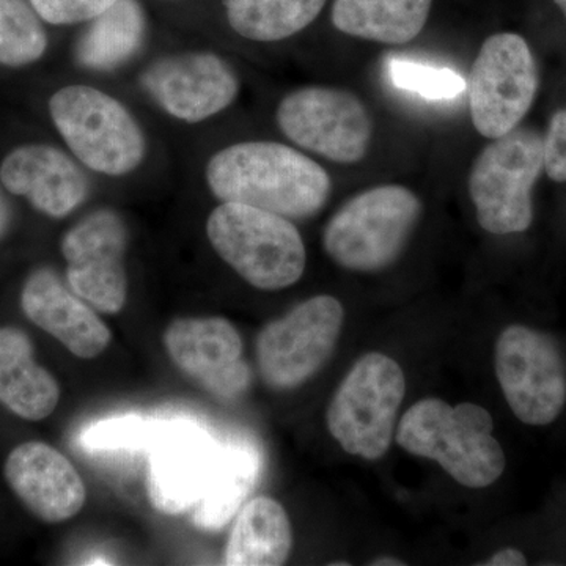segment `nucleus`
Instances as JSON below:
<instances>
[{
	"instance_id": "4468645a",
	"label": "nucleus",
	"mask_w": 566,
	"mask_h": 566,
	"mask_svg": "<svg viewBox=\"0 0 566 566\" xmlns=\"http://www.w3.org/2000/svg\"><path fill=\"white\" fill-rule=\"evenodd\" d=\"M148 497L158 512L180 515L199 502L212 463L216 444L207 431L191 422H159L150 447Z\"/></svg>"
},
{
	"instance_id": "f257e3e1",
	"label": "nucleus",
	"mask_w": 566,
	"mask_h": 566,
	"mask_svg": "<svg viewBox=\"0 0 566 566\" xmlns=\"http://www.w3.org/2000/svg\"><path fill=\"white\" fill-rule=\"evenodd\" d=\"M205 182L219 202L249 205L290 221L318 214L331 196L326 170L303 151L271 140H248L216 151Z\"/></svg>"
},
{
	"instance_id": "7ed1b4c3",
	"label": "nucleus",
	"mask_w": 566,
	"mask_h": 566,
	"mask_svg": "<svg viewBox=\"0 0 566 566\" xmlns=\"http://www.w3.org/2000/svg\"><path fill=\"white\" fill-rule=\"evenodd\" d=\"M207 237L223 262L255 289L277 292L303 277L307 263L304 240L283 216L221 202L208 216Z\"/></svg>"
},
{
	"instance_id": "ddd939ff",
	"label": "nucleus",
	"mask_w": 566,
	"mask_h": 566,
	"mask_svg": "<svg viewBox=\"0 0 566 566\" xmlns=\"http://www.w3.org/2000/svg\"><path fill=\"white\" fill-rule=\"evenodd\" d=\"M142 91L174 120L197 125L229 109L240 95V77L211 51L164 55L140 74Z\"/></svg>"
},
{
	"instance_id": "cd10ccee",
	"label": "nucleus",
	"mask_w": 566,
	"mask_h": 566,
	"mask_svg": "<svg viewBox=\"0 0 566 566\" xmlns=\"http://www.w3.org/2000/svg\"><path fill=\"white\" fill-rule=\"evenodd\" d=\"M48 24L73 25L95 20L117 0H29Z\"/></svg>"
},
{
	"instance_id": "f8f14e48",
	"label": "nucleus",
	"mask_w": 566,
	"mask_h": 566,
	"mask_svg": "<svg viewBox=\"0 0 566 566\" xmlns=\"http://www.w3.org/2000/svg\"><path fill=\"white\" fill-rule=\"evenodd\" d=\"M128 229L112 208H98L74 223L62 238L66 282L102 314H118L128 297L125 255Z\"/></svg>"
},
{
	"instance_id": "393cba45",
	"label": "nucleus",
	"mask_w": 566,
	"mask_h": 566,
	"mask_svg": "<svg viewBox=\"0 0 566 566\" xmlns=\"http://www.w3.org/2000/svg\"><path fill=\"white\" fill-rule=\"evenodd\" d=\"M48 43L43 20L29 0H0V65H32L46 54Z\"/></svg>"
},
{
	"instance_id": "39448f33",
	"label": "nucleus",
	"mask_w": 566,
	"mask_h": 566,
	"mask_svg": "<svg viewBox=\"0 0 566 566\" xmlns=\"http://www.w3.org/2000/svg\"><path fill=\"white\" fill-rule=\"evenodd\" d=\"M420 214L422 202L405 186L368 189L348 200L324 227V251L348 271L386 270L405 251Z\"/></svg>"
},
{
	"instance_id": "a878e982",
	"label": "nucleus",
	"mask_w": 566,
	"mask_h": 566,
	"mask_svg": "<svg viewBox=\"0 0 566 566\" xmlns=\"http://www.w3.org/2000/svg\"><path fill=\"white\" fill-rule=\"evenodd\" d=\"M159 422L140 415L96 420L82 430L80 442L87 452H126L150 447Z\"/></svg>"
},
{
	"instance_id": "20e7f679",
	"label": "nucleus",
	"mask_w": 566,
	"mask_h": 566,
	"mask_svg": "<svg viewBox=\"0 0 566 566\" xmlns=\"http://www.w3.org/2000/svg\"><path fill=\"white\" fill-rule=\"evenodd\" d=\"M51 120L84 169L125 177L147 156L144 129L128 107L92 85H66L51 96Z\"/></svg>"
},
{
	"instance_id": "f3484780",
	"label": "nucleus",
	"mask_w": 566,
	"mask_h": 566,
	"mask_svg": "<svg viewBox=\"0 0 566 566\" xmlns=\"http://www.w3.org/2000/svg\"><path fill=\"white\" fill-rule=\"evenodd\" d=\"M3 475L22 504L44 523L71 520L87 497L84 482L69 458L44 442H25L11 450Z\"/></svg>"
},
{
	"instance_id": "1a4fd4ad",
	"label": "nucleus",
	"mask_w": 566,
	"mask_h": 566,
	"mask_svg": "<svg viewBox=\"0 0 566 566\" xmlns=\"http://www.w3.org/2000/svg\"><path fill=\"white\" fill-rule=\"evenodd\" d=\"M344 318L340 301L319 294L266 324L256 338V360L266 385L296 389L318 374L334 353Z\"/></svg>"
},
{
	"instance_id": "0eeeda50",
	"label": "nucleus",
	"mask_w": 566,
	"mask_h": 566,
	"mask_svg": "<svg viewBox=\"0 0 566 566\" xmlns=\"http://www.w3.org/2000/svg\"><path fill=\"white\" fill-rule=\"evenodd\" d=\"M543 169L545 142L534 129L515 128L486 145L469 175V196L482 229L526 232L534 221L532 189Z\"/></svg>"
},
{
	"instance_id": "bb28decb",
	"label": "nucleus",
	"mask_w": 566,
	"mask_h": 566,
	"mask_svg": "<svg viewBox=\"0 0 566 566\" xmlns=\"http://www.w3.org/2000/svg\"><path fill=\"white\" fill-rule=\"evenodd\" d=\"M390 80L401 91L419 93L427 99H452L464 92L465 82L457 71L394 59Z\"/></svg>"
},
{
	"instance_id": "aec40b11",
	"label": "nucleus",
	"mask_w": 566,
	"mask_h": 566,
	"mask_svg": "<svg viewBox=\"0 0 566 566\" xmlns=\"http://www.w3.org/2000/svg\"><path fill=\"white\" fill-rule=\"evenodd\" d=\"M259 471V450L248 439L218 444L207 485L193 506L196 526L207 532L226 527L251 494Z\"/></svg>"
},
{
	"instance_id": "7c9ffc66",
	"label": "nucleus",
	"mask_w": 566,
	"mask_h": 566,
	"mask_svg": "<svg viewBox=\"0 0 566 566\" xmlns=\"http://www.w3.org/2000/svg\"><path fill=\"white\" fill-rule=\"evenodd\" d=\"M11 221H13V211L6 196V188L0 182V241L9 233Z\"/></svg>"
},
{
	"instance_id": "473e14b6",
	"label": "nucleus",
	"mask_w": 566,
	"mask_h": 566,
	"mask_svg": "<svg viewBox=\"0 0 566 566\" xmlns=\"http://www.w3.org/2000/svg\"><path fill=\"white\" fill-rule=\"evenodd\" d=\"M554 2L557 3L558 9L564 11L565 18H566V0H554Z\"/></svg>"
},
{
	"instance_id": "4be33fe9",
	"label": "nucleus",
	"mask_w": 566,
	"mask_h": 566,
	"mask_svg": "<svg viewBox=\"0 0 566 566\" xmlns=\"http://www.w3.org/2000/svg\"><path fill=\"white\" fill-rule=\"evenodd\" d=\"M292 524L285 509L271 497H255L241 506L234 520L223 564L279 566L290 557Z\"/></svg>"
},
{
	"instance_id": "423d86ee",
	"label": "nucleus",
	"mask_w": 566,
	"mask_h": 566,
	"mask_svg": "<svg viewBox=\"0 0 566 566\" xmlns=\"http://www.w3.org/2000/svg\"><path fill=\"white\" fill-rule=\"evenodd\" d=\"M406 378L382 353H368L353 365L326 412L327 430L346 453L364 460L386 455L403 403Z\"/></svg>"
},
{
	"instance_id": "6ab92c4d",
	"label": "nucleus",
	"mask_w": 566,
	"mask_h": 566,
	"mask_svg": "<svg viewBox=\"0 0 566 566\" xmlns=\"http://www.w3.org/2000/svg\"><path fill=\"white\" fill-rule=\"evenodd\" d=\"M61 400L54 376L33 359L31 338L17 327H0V405L24 420L50 417Z\"/></svg>"
},
{
	"instance_id": "9b49d317",
	"label": "nucleus",
	"mask_w": 566,
	"mask_h": 566,
	"mask_svg": "<svg viewBox=\"0 0 566 566\" xmlns=\"http://www.w3.org/2000/svg\"><path fill=\"white\" fill-rule=\"evenodd\" d=\"M275 120L297 147L340 164L364 159L374 134L370 114L354 93L319 85L290 92Z\"/></svg>"
},
{
	"instance_id": "b1692460",
	"label": "nucleus",
	"mask_w": 566,
	"mask_h": 566,
	"mask_svg": "<svg viewBox=\"0 0 566 566\" xmlns=\"http://www.w3.org/2000/svg\"><path fill=\"white\" fill-rule=\"evenodd\" d=\"M326 0H223L227 21L245 40L273 43L303 32Z\"/></svg>"
},
{
	"instance_id": "412c9836",
	"label": "nucleus",
	"mask_w": 566,
	"mask_h": 566,
	"mask_svg": "<svg viewBox=\"0 0 566 566\" xmlns=\"http://www.w3.org/2000/svg\"><path fill=\"white\" fill-rule=\"evenodd\" d=\"M74 46V59L84 70L107 73L132 62L147 40V14L139 0H117L88 21Z\"/></svg>"
},
{
	"instance_id": "6e6552de",
	"label": "nucleus",
	"mask_w": 566,
	"mask_h": 566,
	"mask_svg": "<svg viewBox=\"0 0 566 566\" xmlns=\"http://www.w3.org/2000/svg\"><path fill=\"white\" fill-rule=\"evenodd\" d=\"M465 87L476 132L491 140L513 132L538 91V70L527 41L516 33L486 39Z\"/></svg>"
},
{
	"instance_id": "dca6fc26",
	"label": "nucleus",
	"mask_w": 566,
	"mask_h": 566,
	"mask_svg": "<svg viewBox=\"0 0 566 566\" xmlns=\"http://www.w3.org/2000/svg\"><path fill=\"white\" fill-rule=\"evenodd\" d=\"M7 192L24 197L41 214L63 219L91 196L84 167L69 153L46 144L14 148L0 164Z\"/></svg>"
},
{
	"instance_id": "5701e85b",
	"label": "nucleus",
	"mask_w": 566,
	"mask_h": 566,
	"mask_svg": "<svg viewBox=\"0 0 566 566\" xmlns=\"http://www.w3.org/2000/svg\"><path fill=\"white\" fill-rule=\"evenodd\" d=\"M433 0H335V29L349 36L405 44L419 36Z\"/></svg>"
},
{
	"instance_id": "f03ea898",
	"label": "nucleus",
	"mask_w": 566,
	"mask_h": 566,
	"mask_svg": "<svg viewBox=\"0 0 566 566\" xmlns=\"http://www.w3.org/2000/svg\"><path fill=\"white\" fill-rule=\"evenodd\" d=\"M493 428L483 406L423 398L405 412L395 439L411 455L436 461L460 485L480 490L505 471L504 449Z\"/></svg>"
},
{
	"instance_id": "2eb2a0df",
	"label": "nucleus",
	"mask_w": 566,
	"mask_h": 566,
	"mask_svg": "<svg viewBox=\"0 0 566 566\" xmlns=\"http://www.w3.org/2000/svg\"><path fill=\"white\" fill-rule=\"evenodd\" d=\"M164 345L180 370L218 397H237L249 385L243 340L229 319H175L164 333Z\"/></svg>"
},
{
	"instance_id": "a211bd4d",
	"label": "nucleus",
	"mask_w": 566,
	"mask_h": 566,
	"mask_svg": "<svg viewBox=\"0 0 566 566\" xmlns=\"http://www.w3.org/2000/svg\"><path fill=\"white\" fill-rule=\"evenodd\" d=\"M21 307L33 324L81 359L98 357L111 344L109 327L95 308L50 268H40L29 275L22 286Z\"/></svg>"
},
{
	"instance_id": "c756f323",
	"label": "nucleus",
	"mask_w": 566,
	"mask_h": 566,
	"mask_svg": "<svg viewBox=\"0 0 566 566\" xmlns=\"http://www.w3.org/2000/svg\"><path fill=\"white\" fill-rule=\"evenodd\" d=\"M486 566H524L527 565V558L516 547H505L497 551L490 560L485 562Z\"/></svg>"
},
{
	"instance_id": "c85d7f7f",
	"label": "nucleus",
	"mask_w": 566,
	"mask_h": 566,
	"mask_svg": "<svg viewBox=\"0 0 566 566\" xmlns=\"http://www.w3.org/2000/svg\"><path fill=\"white\" fill-rule=\"evenodd\" d=\"M545 142V170L553 181H566V109L551 118Z\"/></svg>"
},
{
	"instance_id": "9d476101",
	"label": "nucleus",
	"mask_w": 566,
	"mask_h": 566,
	"mask_svg": "<svg viewBox=\"0 0 566 566\" xmlns=\"http://www.w3.org/2000/svg\"><path fill=\"white\" fill-rule=\"evenodd\" d=\"M495 375L513 415L532 427H545L566 405V368L547 334L512 324L499 335Z\"/></svg>"
},
{
	"instance_id": "2f4dec72",
	"label": "nucleus",
	"mask_w": 566,
	"mask_h": 566,
	"mask_svg": "<svg viewBox=\"0 0 566 566\" xmlns=\"http://www.w3.org/2000/svg\"><path fill=\"white\" fill-rule=\"evenodd\" d=\"M371 565L375 566H401L405 565V562H401L400 558L394 557H378L375 562H371Z\"/></svg>"
}]
</instances>
